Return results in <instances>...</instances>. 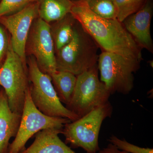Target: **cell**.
<instances>
[{
	"instance_id": "1",
	"label": "cell",
	"mask_w": 153,
	"mask_h": 153,
	"mask_svg": "<svg viewBox=\"0 0 153 153\" xmlns=\"http://www.w3.org/2000/svg\"><path fill=\"white\" fill-rule=\"evenodd\" d=\"M70 13L103 51L142 60L141 48L117 19H105L97 16L84 1L73 3Z\"/></svg>"
},
{
	"instance_id": "2",
	"label": "cell",
	"mask_w": 153,
	"mask_h": 153,
	"mask_svg": "<svg viewBox=\"0 0 153 153\" xmlns=\"http://www.w3.org/2000/svg\"><path fill=\"white\" fill-rule=\"evenodd\" d=\"M98 45L76 21L71 41L58 51L57 70L77 76L97 64Z\"/></svg>"
},
{
	"instance_id": "3",
	"label": "cell",
	"mask_w": 153,
	"mask_h": 153,
	"mask_svg": "<svg viewBox=\"0 0 153 153\" xmlns=\"http://www.w3.org/2000/svg\"><path fill=\"white\" fill-rule=\"evenodd\" d=\"M113 107L109 101L74 121L66 124L62 133L65 143L71 148H81L86 153H97L100 150L98 138L103 121L110 117Z\"/></svg>"
},
{
	"instance_id": "4",
	"label": "cell",
	"mask_w": 153,
	"mask_h": 153,
	"mask_svg": "<svg viewBox=\"0 0 153 153\" xmlns=\"http://www.w3.org/2000/svg\"><path fill=\"white\" fill-rule=\"evenodd\" d=\"M141 61L116 53L102 51L99 55L97 66L100 80L112 94H128L134 86V74Z\"/></svg>"
},
{
	"instance_id": "5",
	"label": "cell",
	"mask_w": 153,
	"mask_h": 153,
	"mask_svg": "<svg viewBox=\"0 0 153 153\" xmlns=\"http://www.w3.org/2000/svg\"><path fill=\"white\" fill-rule=\"evenodd\" d=\"M28 77L30 96L38 110L51 117H62L74 121L79 117L67 109L60 102L55 91L51 76L42 72L35 59L29 62Z\"/></svg>"
},
{
	"instance_id": "6",
	"label": "cell",
	"mask_w": 153,
	"mask_h": 153,
	"mask_svg": "<svg viewBox=\"0 0 153 153\" xmlns=\"http://www.w3.org/2000/svg\"><path fill=\"white\" fill-rule=\"evenodd\" d=\"M98 72L97 64L76 76L71 100L65 106L79 118L106 103L111 95Z\"/></svg>"
},
{
	"instance_id": "7",
	"label": "cell",
	"mask_w": 153,
	"mask_h": 153,
	"mask_svg": "<svg viewBox=\"0 0 153 153\" xmlns=\"http://www.w3.org/2000/svg\"><path fill=\"white\" fill-rule=\"evenodd\" d=\"M25 63L9 45L4 62L0 67V86L12 111L22 114L30 85Z\"/></svg>"
},
{
	"instance_id": "8",
	"label": "cell",
	"mask_w": 153,
	"mask_h": 153,
	"mask_svg": "<svg viewBox=\"0 0 153 153\" xmlns=\"http://www.w3.org/2000/svg\"><path fill=\"white\" fill-rule=\"evenodd\" d=\"M70 122L65 118L48 116L38 110L32 101L29 88L18 131L7 153H20L25 149L28 141L38 132L47 128L63 129L64 125Z\"/></svg>"
},
{
	"instance_id": "9",
	"label": "cell",
	"mask_w": 153,
	"mask_h": 153,
	"mask_svg": "<svg viewBox=\"0 0 153 153\" xmlns=\"http://www.w3.org/2000/svg\"><path fill=\"white\" fill-rule=\"evenodd\" d=\"M38 7L39 2L32 3L16 13L0 18V23L10 33L12 49L25 63L28 34L33 21L38 16Z\"/></svg>"
},
{
	"instance_id": "10",
	"label": "cell",
	"mask_w": 153,
	"mask_h": 153,
	"mask_svg": "<svg viewBox=\"0 0 153 153\" xmlns=\"http://www.w3.org/2000/svg\"><path fill=\"white\" fill-rule=\"evenodd\" d=\"M30 44L31 52L41 71L49 75L56 71L57 62L50 27L41 18L34 25Z\"/></svg>"
},
{
	"instance_id": "11",
	"label": "cell",
	"mask_w": 153,
	"mask_h": 153,
	"mask_svg": "<svg viewBox=\"0 0 153 153\" xmlns=\"http://www.w3.org/2000/svg\"><path fill=\"white\" fill-rule=\"evenodd\" d=\"M152 15V2L146 0L140 10L122 22L124 27L137 45L142 49H146L151 53L153 52L150 30Z\"/></svg>"
},
{
	"instance_id": "12",
	"label": "cell",
	"mask_w": 153,
	"mask_h": 153,
	"mask_svg": "<svg viewBox=\"0 0 153 153\" xmlns=\"http://www.w3.org/2000/svg\"><path fill=\"white\" fill-rule=\"evenodd\" d=\"M22 114L12 111L4 90L0 89V153H7L10 141L16 137Z\"/></svg>"
},
{
	"instance_id": "13",
	"label": "cell",
	"mask_w": 153,
	"mask_h": 153,
	"mask_svg": "<svg viewBox=\"0 0 153 153\" xmlns=\"http://www.w3.org/2000/svg\"><path fill=\"white\" fill-rule=\"evenodd\" d=\"M62 131L47 128L38 132L31 146L20 153H77L60 139Z\"/></svg>"
},
{
	"instance_id": "14",
	"label": "cell",
	"mask_w": 153,
	"mask_h": 153,
	"mask_svg": "<svg viewBox=\"0 0 153 153\" xmlns=\"http://www.w3.org/2000/svg\"><path fill=\"white\" fill-rule=\"evenodd\" d=\"M70 0H39L38 16L47 23L57 22L70 13Z\"/></svg>"
},
{
	"instance_id": "15",
	"label": "cell",
	"mask_w": 153,
	"mask_h": 153,
	"mask_svg": "<svg viewBox=\"0 0 153 153\" xmlns=\"http://www.w3.org/2000/svg\"><path fill=\"white\" fill-rule=\"evenodd\" d=\"M53 86L60 102L69 103L76 85V76L69 71L56 70L51 75Z\"/></svg>"
},
{
	"instance_id": "16",
	"label": "cell",
	"mask_w": 153,
	"mask_h": 153,
	"mask_svg": "<svg viewBox=\"0 0 153 153\" xmlns=\"http://www.w3.org/2000/svg\"><path fill=\"white\" fill-rule=\"evenodd\" d=\"M76 21L71 13H69L57 22L58 25L55 30L54 40L55 48L57 51L71 41Z\"/></svg>"
},
{
	"instance_id": "17",
	"label": "cell",
	"mask_w": 153,
	"mask_h": 153,
	"mask_svg": "<svg viewBox=\"0 0 153 153\" xmlns=\"http://www.w3.org/2000/svg\"><path fill=\"white\" fill-rule=\"evenodd\" d=\"M84 2L97 16L105 19H117V10L114 0H86Z\"/></svg>"
},
{
	"instance_id": "18",
	"label": "cell",
	"mask_w": 153,
	"mask_h": 153,
	"mask_svg": "<svg viewBox=\"0 0 153 153\" xmlns=\"http://www.w3.org/2000/svg\"><path fill=\"white\" fill-rule=\"evenodd\" d=\"M117 10V19L122 23L127 17L137 12L146 0H114Z\"/></svg>"
},
{
	"instance_id": "19",
	"label": "cell",
	"mask_w": 153,
	"mask_h": 153,
	"mask_svg": "<svg viewBox=\"0 0 153 153\" xmlns=\"http://www.w3.org/2000/svg\"><path fill=\"white\" fill-rule=\"evenodd\" d=\"M39 0H1L0 18L18 12L32 3Z\"/></svg>"
},
{
	"instance_id": "20",
	"label": "cell",
	"mask_w": 153,
	"mask_h": 153,
	"mask_svg": "<svg viewBox=\"0 0 153 153\" xmlns=\"http://www.w3.org/2000/svg\"><path fill=\"white\" fill-rule=\"evenodd\" d=\"M108 141L118 149L129 153H153V149L141 148L132 144L126 141L121 140L115 135L110 137Z\"/></svg>"
},
{
	"instance_id": "21",
	"label": "cell",
	"mask_w": 153,
	"mask_h": 153,
	"mask_svg": "<svg viewBox=\"0 0 153 153\" xmlns=\"http://www.w3.org/2000/svg\"><path fill=\"white\" fill-rule=\"evenodd\" d=\"M7 47V38L4 31L1 27H0V61Z\"/></svg>"
},
{
	"instance_id": "22",
	"label": "cell",
	"mask_w": 153,
	"mask_h": 153,
	"mask_svg": "<svg viewBox=\"0 0 153 153\" xmlns=\"http://www.w3.org/2000/svg\"><path fill=\"white\" fill-rule=\"evenodd\" d=\"M97 153H129L120 150L118 149L114 145L110 143L107 145L106 147L103 148L102 149L100 150Z\"/></svg>"
},
{
	"instance_id": "23",
	"label": "cell",
	"mask_w": 153,
	"mask_h": 153,
	"mask_svg": "<svg viewBox=\"0 0 153 153\" xmlns=\"http://www.w3.org/2000/svg\"><path fill=\"white\" fill-rule=\"evenodd\" d=\"M72 3L84 1L86 0H70Z\"/></svg>"
}]
</instances>
